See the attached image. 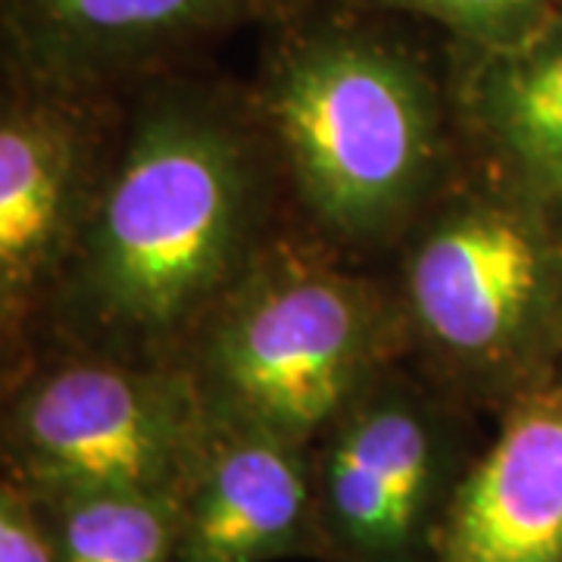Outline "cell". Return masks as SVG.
<instances>
[{"instance_id": "277c9868", "label": "cell", "mask_w": 562, "mask_h": 562, "mask_svg": "<svg viewBox=\"0 0 562 562\" xmlns=\"http://www.w3.org/2000/svg\"><path fill=\"white\" fill-rule=\"evenodd\" d=\"M403 360L387 269L291 222L203 322L181 369L210 422L313 447L344 406Z\"/></svg>"}, {"instance_id": "8992f818", "label": "cell", "mask_w": 562, "mask_h": 562, "mask_svg": "<svg viewBox=\"0 0 562 562\" xmlns=\"http://www.w3.org/2000/svg\"><path fill=\"white\" fill-rule=\"evenodd\" d=\"M472 409L409 360L313 443L325 562H428L469 469Z\"/></svg>"}, {"instance_id": "e0dca14e", "label": "cell", "mask_w": 562, "mask_h": 562, "mask_svg": "<svg viewBox=\"0 0 562 562\" xmlns=\"http://www.w3.org/2000/svg\"><path fill=\"white\" fill-rule=\"evenodd\" d=\"M550 562H562V560H550Z\"/></svg>"}, {"instance_id": "5b68a950", "label": "cell", "mask_w": 562, "mask_h": 562, "mask_svg": "<svg viewBox=\"0 0 562 562\" xmlns=\"http://www.w3.org/2000/svg\"><path fill=\"white\" fill-rule=\"evenodd\" d=\"M206 428L181 366L32 341L0 379V479L29 497L81 487L179 494Z\"/></svg>"}, {"instance_id": "2e32d148", "label": "cell", "mask_w": 562, "mask_h": 562, "mask_svg": "<svg viewBox=\"0 0 562 562\" xmlns=\"http://www.w3.org/2000/svg\"><path fill=\"white\" fill-rule=\"evenodd\" d=\"M550 206H553V213H557V216H560V220H562V194H560V198H557V201L550 203Z\"/></svg>"}, {"instance_id": "9a60e30c", "label": "cell", "mask_w": 562, "mask_h": 562, "mask_svg": "<svg viewBox=\"0 0 562 562\" xmlns=\"http://www.w3.org/2000/svg\"><path fill=\"white\" fill-rule=\"evenodd\" d=\"M29 344L32 341H25V338L16 335L10 325H3V322H0V379L13 369V362L20 360L22 350H25Z\"/></svg>"}, {"instance_id": "ba28073f", "label": "cell", "mask_w": 562, "mask_h": 562, "mask_svg": "<svg viewBox=\"0 0 562 562\" xmlns=\"http://www.w3.org/2000/svg\"><path fill=\"white\" fill-rule=\"evenodd\" d=\"M294 0H0V85L122 98Z\"/></svg>"}, {"instance_id": "5bb4252c", "label": "cell", "mask_w": 562, "mask_h": 562, "mask_svg": "<svg viewBox=\"0 0 562 562\" xmlns=\"http://www.w3.org/2000/svg\"><path fill=\"white\" fill-rule=\"evenodd\" d=\"M0 562H54L38 506L7 479H0Z\"/></svg>"}, {"instance_id": "52a82bcc", "label": "cell", "mask_w": 562, "mask_h": 562, "mask_svg": "<svg viewBox=\"0 0 562 562\" xmlns=\"http://www.w3.org/2000/svg\"><path fill=\"white\" fill-rule=\"evenodd\" d=\"M116 106L0 85V322L25 341L76 250Z\"/></svg>"}, {"instance_id": "9c48e42d", "label": "cell", "mask_w": 562, "mask_h": 562, "mask_svg": "<svg viewBox=\"0 0 562 562\" xmlns=\"http://www.w3.org/2000/svg\"><path fill=\"white\" fill-rule=\"evenodd\" d=\"M279 560L325 562L313 447L210 422L179 491L172 562Z\"/></svg>"}, {"instance_id": "7c38bea8", "label": "cell", "mask_w": 562, "mask_h": 562, "mask_svg": "<svg viewBox=\"0 0 562 562\" xmlns=\"http://www.w3.org/2000/svg\"><path fill=\"white\" fill-rule=\"evenodd\" d=\"M54 562H172L179 494L81 487L32 497Z\"/></svg>"}, {"instance_id": "7a4b0ae2", "label": "cell", "mask_w": 562, "mask_h": 562, "mask_svg": "<svg viewBox=\"0 0 562 562\" xmlns=\"http://www.w3.org/2000/svg\"><path fill=\"white\" fill-rule=\"evenodd\" d=\"M272 22L247 98L291 222L353 260H387L462 169L447 63L344 0H294Z\"/></svg>"}, {"instance_id": "30bf717a", "label": "cell", "mask_w": 562, "mask_h": 562, "mask_svg": "<svg viewBox=\"0 0 562 562\" xmlns=\"http://www.w3.org/2000/svg\"><path fill=\"white\" fill-rule=\"evenodd\" d=\"M562 560V372L501 409L472 457L428 562Z\"/></svg>"}, {"instance_id": "6da1fadb", "label": "cell", "mask_w": 562, "mask_h": 562, "mask_svg": "<svg viewBox=\"0 0 562 562\" xmlns=\"http://www.w3.org/2000/svg\"><path fill=\"white\" fill-rule=\"evenodd\" d=\"M291 225L247 88L181 66L128 88L76 250L32 341L181 366Z\"/></svg>"}, {"instance_id": "3957f363", "label": "cell", "mask_w": 562, "mask_h": 562, "mask_svg": "<svg viewBox=\"0 0 562 562\" xmlns=\"http://www.w3.org/2000/svg\"><path fill=\"white\" fill-rule=\"evenodd\" d=\"M550 203L462 162L387 257L406 360L465 409H497L553 375L562 235Z\"/></svg>"}, {"instance_id": "8fae6325", "label": "cell", "mask_w": 562, "mask_h": 562, "mask_svg": "<svg viewBox=\"0 0 562 562\" xmlns=\"http://www.w3.org/2000/svg\"><path fill=\"white\" fill-rule=\"evenodd\" d=\"M462 162L538 201L562 194V13L503 47H450Z\"/></svg>"}, {"instance_id": "4fadbf2b", "label": "cell", "mask_w": 562, "mask_h": 562, "mask_svg": "<svg viewBox=\"0 0 562 562\" xmlns=\"http://www.w3.org/2000/svg\"><path fill=\"white\" fill-rule=\"evenodd\" d=\"M384 16L431 22L450 47H503L560 13V0H344Z\"/></svg>"}]
</instances>
